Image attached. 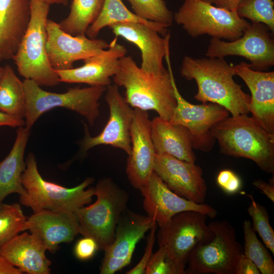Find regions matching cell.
<instances>
[{
	"instance_id": "cell-35",
	"label": "cell",
	"mask_w": 274,
	"mask_h": 274,
	"mask_svg": "<svg viewBox=\"0 0 274 274\" xmlns=\"http://www.w3.org/2000/svg\"><path fill=\"white\" fill-rule=\"evenodd\" d=\"M145 274H185V266L175 261L162 246L152 254L147 265Z\"/></svg>"
},
{
	"instance_id": "cell-23",
	"label": "cell",
	"mask_w": 274,
	"mask_h": 274,
	"mask_svg": "<svg viewBox=\"0 0 274 274\" xmlns=\"http://www.w3.org/2000/svg\"><path fill=\"white\" fill-rule=\"evenodd\" d=\"M44 245L27 232L18 234L0 247V254L23 273L49 274L51 261Z\"/></svg>"
},
{
	"instance_id": "cell-18",
	"label": "cell",
	"mask_w": 274,
	"mask_h": 274,
	"mask_svg": "<svg viewBox=\"0 0 274 274\" xmlns=\"http://www.w3.org/2000/svg\"><path fill=\"white\" fill-rule=\"evenodd\" d=\"M130 128L131 153L126 173L131 185L140 190L153 173L155 152L151 138V122L146 111L134 108Z\"/></svg>"
},
{
	"instance_id": "cell-13",
	"label": "cell",
	"mask_w": 274,
	"mask_h": 274,
	"mask_svg": "<svg viewBox=\"0 0 274 274\" xmlns=\"http://www.w3.org/2000/svg\"><path fill=\"white\" fill-rule=\"evenodd\" d=\"M116 84L107 86L105 99L110 109L108 121L102 131L91 136L86 124L85 136L81 142V149L86 152L99 145H109L122 150L128 155L131 153L130 128L133 121L134 109L120 93Z\"/></svg>"
},
{
	"instance_id": "cell-1",
	"label": "cell",
	"mask_w": 274,
	"mask_h": 274,
	"mask_svg": "<svg viewBox=\"0 0 274 274\" xmlns=\"http://www.w3.org/2000/svg\"><path fill=\"white\" fill-rule=\"evenodd\" d=\"M233 66L224 58H195L185 56L182 60L180 74L187 80L195 81L197 92L195 99L202 103L221 105L232 116L235 117L250 113L251 98L234 81Z\"/></svg>"
},
{
	"instance_id": "cell-2",
	"label": "cell",
	"mask_w": 274,
	"mask_h": 274,
	"mask_svg": "<svg viewBox=\"0 0 274 274\" xmlns=\"http://www.w3.org/2000/svg\"><path fill=\"white\" fill-rule=\"evenodd\" d=\"M164 58L168 69L153 74L142 71L131 56L125 55L119 59L113 78L116 85L125 88L124 98L132 108L154 110L159 117L169 121L177 105L169 49Z\"/></svg>"
},
{
	"instance_id": "cell-39",
	"label": "cell",
	"mask_w": 274,
	"mask_h": 274,
	"mask_svg": "<svg viewBox=\"0 0 274 274\" xmlns=\"http://www.w3.org/2000/svg\"><path fill=\"white\" fill-rule=\"evenodd\" d=\"M234 274H260L255 263L243 254L236 265Z\"/></svg>"
},
{
	"instance_id": "cell-24",
	"label": "cell",
	"mask_w": 274,
	"mask_h": 274,
	"mask_svg": "<svg viewBox=\"0 0 274 274\" xmlns=\"http://www.w3.org/2000/svg\"><path fill=\"white\" fill-rule=\"evenodd\" d=\"M30 16V0H0V62L12 59Z\"/></svg>"
},
{
	"instance_id": "cell-7",
	"label": "cell",
	"mask_w": 274,
	"mask_h": 274,
	"mask_svg": "<svg viewBox=\"0 0 274 274\" xmlns=\"http://www.w3.org/2000/svg\"><path fill=\"white\" fill-rule=\"evenodd\" d=\"M26 101L25 127L28 130L44 113L57 107L64 108L84 117L93 126L99 116V100L105 86L71 88L62 93L46 91L35 82L23 81Z\"/></svg>"
},
{
	"instance_id": "cell-34",
	"label": "cell",
	"mask_w": 274,
	"mask_h": 274,
	"mask_svg": "<svg viewBox=\"0 0 274 274\" xmlns=\"http://www.w3.org/2000/svg\"><path fill=\"white\" fill-rule=\"evenodd\" d=\"M247 196L251 203L247 210L251 218L252 226L262 239L264 245L274 255V230L269 223V218L266 208L257 202L252 194Z\"/></svg>"
},
{
	"instance_id": "cell-14",
	"label": "cell",
	"mask_w": 274,
	"mask_h": 274,
	"mask_svg": "<svg viewBox=\"0 0 274 274\" xmlns=\"http://www.w3.org/2000/svg\"><path fill=\"white\" fill-rule=\"evenodd\" d=\"M140 191L147 216L160 228L167 225L176 214L185 211L200 212L212 218L217 214V210L208 204L196 203L176 194L154 172Z\"/></svg>"
},
{
	"instance_id": "cell-37",
	"label": "cell",
	"mask_w": 274,
	"mask_h": 274,
	"mask_svg": "<svg viewBox=\"0 0 274 274\" xmlns=\"http://www.w3.org/2000/svg\"><path fill=\"white\" fill-rule=\"evenodd\" d=\"M157 226L156 223L150 229V233L147 238L146 246L142 258L134 267L126 272V274L145 273L147 265L153 254L152 250L155 241V233Z\"/></svg>"
},
{
	"instance_id": "cell-46",
	"label": "cell",
	"mask_w": 274,
	"mask_h": 274,
	"mask_svg": "<svg viewBox=\"0 0 274 274\" xmlns=\"http://www.w3.org/2000/svg\"><path fill=\"white\" fill-rule=\"evenodd\" d=\"M200 1H201L204 2H206L208 3H210L212 4H214V0H200Z\"/></svg>"
},
{
	"instance_id": "cell-20",
	"label": "cell",
	"mask_w": 274,
	"mask_h": 274,
	"mask_svg": "<svg viewBox=\"0 0 274 274\" xmlns=\"http://www.w3.org/2000/svg\"><path fill=\"white\" fill-rule=\"evenodd\" d=\"M127 52L125 47L118 44L116 38L107 50L83 60V65L55 71L60 82L107 87L111 83V78L117 71L119 59L126 55Z\"/></svg>"
},
{
	"instance_id": "cell-6",
	"label": "cell",
	"mask_w": 274,
	"mask_h": 274,
	"mask_svg": "<svg viewBox=\"0 0 274 274\" xmlns=\"http://www.w3.org/2000/svg\"><path fill=\"white\" fill-rule=\"evenodd\" d=\"M97 199L79 209L75 214L80 234L93 238L105 251L112 243L121 215L126 209L128 194L110 178L100 179L95 187Z\"/></svg>"
},
{
	"instance_id": "cell-10",
	"label": "cell",
	"mask_w": 274,
	"mask_h": 274,
	"mask_svg": "<svg viewBox=\"0 0 274 274\" xmlns=\"http://www.w3.org/2000/svg\"><path fill=\"white\" fill-rule=\"evenodd\" d=\"M208 57L242 56L254 70L263 71L274 64L273 33L264 24L254 22L239 38L226 41L212 38L206 52Z\"/></svg>"
},
{
	"instance_id": "cell-36",
	"label": "cell",
	"mask_w": 274,
	"mask_h": 274,
	"mask_svg": "<svg viewBox=\"0 0 274 274\" xmlns=\"http://www.w3.org/2000/svg\"><path fill=\"white\" fill-rule=\"evenodd\" d=\"M216 181L218 185L228 194L236 193L242 187L241 178L234 172L228 169L221 170L217 175Z\"/></svg>"
},
{
	"instance_id": "cell-17",
	"label": "cell",
	"mask_w": 274,
	"mask_h": 274,
	"mask_svg": "<svg viewBox=\"0 0 274 274\" xmlns=\"http://www.w3.org/2000/svg\"><path fill=\"white\" fill-rule=\"evenodd\" d=\"M154 172L176 194L196 203L204 202L207 186L201 168L172 155L155 154Z\"/></svg>"
},
{
	"instance_id": "cell-5",
	"label": "cell",
	"mask_w": 274,
	"mask_h": 274,
	"mask_svg": "<svg viewBox=\"0 0 274 274\" xmlns=\"http://www.w3.org/2000/svg\"><path fill=\"white\" fill-rule=\"evenodd\" d=\"M30 16L27 29L13 56L19 74L39 86H54L60 82L46 52V22L50 5L30 0Z\"/></svg>"
},
{
	"instance_id": "cell-38",
	"label": "cell",
	"mask_w": 274,
	"mask_h": 274,
	"mask_svg": "<svg viewBox=\"0 0 274 274\" xmlns=\"http://www.w3.org/2000/svg\"><path fill=\"white\" fill-rule=\"evenodd\" d=\"M99 248L96 241L89 236H84L77 242L74 247V254L80 260L91 259Z\"/></svg>"
},
{
	"instance_id": "cell-15",
	"label": "cell",
	"mask_w": 274,
	"mask_h": 274,
	"mask_svg": "<svg viewBox=\"0 0 274 274\" xmlns=\"http://www.w3.org/2000/svg\"><path fill=\"white\" fill-rule=\"evenodd\" d=\"M156 222L126 209L121 215L111 245L105 250L100 268L101 274H114L130 264L138 242Z\"/></svg>"
},
{
	"instance_id": "cell-21",
	"label": "cell",
	"mask_w": 274,
	"mask_h": 274,
	"mask_svg": "<svg viewBox=\"0 0 274 274\" xmlns=\"http://www.w3.org/2000/svg\"><path fill=\"white\" fill-rule=\"evenodd\" d=\"M251 93L249 112L266 131L274 134V72L253 70L249 63L242 61L233 66Z\"/></svg>"
},
{
	"instance_id": "cell-29",
	"label": "cell",
	"mask_w": 274,
	"mask_h": 274,
	"mask_svg": "<svg viewBox=\"0 0 274 274\" xmlns=\"http://www.w3.org/2000/svg\"><path fill=\"white\" fill-rule=\"evenodd\" d=\"M0 83V111L23 119L26 114V101L23 82L9 65L5 66Z\"/></svg>"
},
{
	"instance_id": "cell-9",
	"label": "cell",
	"mask_w": 274,
	"mask_h": 274,
	"mask_svg": "<svg viewBox=\"0 0 274 274\" xmlns=\"http://www.w3.org/2000/svg\"><path fill=\"white\" fill-rule=\"evenodd\" d=\"M208 225L215 236L210 242L199 244L192 250L186 273L234 274L243 254L234 227L227 220L213 221Z\"/></svg>"
},
{
	"instance_id": "cell-3",
	"label": "cell",
	"mask_w": 274,
	"mask_h": 274,
	"mask_svg": "<svg viewBox=\"0 0 274 274\" xmlns=\"http://www.w3.org/2000/svg\"><path fill=\"white\" fill-rule=\"evenodd\" d=\"M211 131L223 154L254 161L263 171L274 174V134L264 129L252 116L227 117Z\"/></svg>"
},
{
	"instance_id": "cell-40",
	"label": "cell",
	"mask_w": 274,
	"mask_h": 274,
	"mask_svg": "<svg viewBox=\"0 0 274 274\" xmlns=\"http://www.w3.org/2000/svg\"><path fill=\"white\" fill-rule=\"evenodd\" d=\"M253 185L260 190L272 202H274V181L273 177L269 182L260 179L255 180Z\"/></svg>"
},
{
	"instance_id": "cell-41",
	"label": "cell",
	"mask_w": 274,
	"mask_h": 274,
	"mask_svg": "<svg viewBox=\"0 0 274 274\" xmlns=\"http://www.w3.org/2000/svg\"><path fill=\"white\" fill-rule=\"evenodd\" d=\"M7 126L11 127H19L25 126V121L0 111V127Z\"/></svg>"
},
{
	"instance_id": "cell-19",
	"label": "cell",
	"mask_w": 274,
	"mask_h": 274,
	"mask_svg": "<svg viewBox=\"0 0 274 274\" xmlns=\"http://www.w3.org/2000/svg\"><path fill=\"white\" fill-rule=\"evenodd\" d=\"M112 32L135 45L141 53L140 68L147 73L157 74L166 70L163 60L169 49V32L163 38L153 28L139 22H123L109 26Z\"/></svg>"
},
{
	"instance_id": "cell-44",
	"label": "cell",
	"mask_w": 274,
	"mask_h": 274,
	"mask_svg": "<svg viewBox=\"0 0 274 274\" xmlns=\"http://www.w3.org/2000/svg\"><path fill=\"white\" fill-rule=\"evenodd\" d=\"M45 2L49 5L51 4H60L64 6H66L68 4V0H38Z\"/></svg>"
},
{
	"instance_id": "cell-27",
	"label": "cell",
	"mask_w": 274,
	"mask_h": 274,
	"mask_svg": "<svg viewBox=\"0 0 274 274\" xmlns=\"http://www.w3.org/2000/svg\"><path fill=\"white\" fill-rule=\"evenodd\" d=\"M139 22L147 24L164 37L168 33L166 26L143 19L128 10L122 0H104L101 11L95 21L88 27L86 35L95 39L103 28L123 22Z\"/></svg>"
},
{
	"instance_id": "cell-12",
	"label": "cell",
	"mask_w": 274,
	"mask_h": 274,
	"mask_svg": "<svg viewBox=\"0 0 274 274\" xmlns=\"http://www.w3.org/2000/svg\"><path fill=\"white\" fill-rule=\"evenodd\" d=\"M173 85L177 100L169 122L186 128L191 135L193 149L203 152L210 151L215 139L211 129L216 123L227 117L229 112L223 106L209 102L194 105L188 102L180 94L174 75Z\"/></svg>"
},
{
	"instance_id": "cell-4",
	"label": "cell",
	"mask_w": 274,
	"mask_h": 274,
	"mask_svg": "<svg viewBox=\"0 0 274 274\" xmlns=\"http://www.w3.org/2000/svg\"><path fill=\"white\" fill-rule=\"evenodd\" d=\"M21 177L26 193L20 196V202L30 208L33 213L43 210L74 213L90 203L95 194V188H87L93 183L87 178L79 185L66 188L45 180L40 175L34 154L29 153Z\"/></svg>"
},
{
	"instance_id": "cell-31",
	"label": "cell",
	"mask_w": 274,
	"mask_h": 274,
	"mask_svg": "<svg viewBox=\"0 0 274 274\" xmlns=\"http://www.w3.org/2000/svg\"><path fill=\"white\" fill-rule=\"evenodd\" d=\"M26 220L19 203H0V247L26 230Z\"/></svg>"
},
{
	"instance_id": "cell-8",
	"label": "cell",
	"mask_w": 274,
	"mask_h": 274,
	"mask_svg": "<svg viewBox=\"0 0 274 274\" xmlns=\"http://www.w3.org/2000/svg\"><path fill=\"white\" fill-rule=\"evenodd\" d=\"M173 18L192 38L207 35L229 41L239 38L251 25L236 11L200 0H185Z\"/></svg>"
},
{
	"instance_id": "cell-43",
	"label": "cell",
	"mask_w": 274,
	"mask_h": 274,
	"mask_svg": "<svg viewBox=\"0 0 274 274\" xmlns=\"http://www.w3.org/2000/svg\"><path fill=\"white\" fill-rule=\"evenodd\" d=\"M241 0H214L216 6L231 11H236L237 6Z\"/></svg>"
},
{
	"instance_id": "cell-30",
	"label": "cell",
	"mask_w": 274,
	"mask_h": 274,
	"mask_svg": "<svg viewBox=\"0 0 274 274\" xmlns=\"http://www.w3.org/2000/svg\"><path fill=\"white\" fill-rule=\"evenodd\" d=\"M243 254L257 266L261 274H273L274 262L268 249L258 238L249 220L243 224Z\"/></svg>"
},
{
	"instance_id": "cell-26",
	"label": "cell",
	"mask_w": 274,
	"mask_h": 274,
	"mask_svg": "<svg viewBox=\"0 0 274 274\" xmlns=\"http://www.w3.org/2000/svg\"><path fill=\"white\" fill-rule=\"evenodd\" d=\"M29 135L30 130L25 126L18 127L11 150L0 162V203L11 194L22 196L26 193L21 177L26 167L24 157Z\"/></svg>"
},
{
	"instance_id": "cell-28",
	"label": "cell",
	"mask_w": 274,
	"mask_h": 274,
	"mask_svg": "<svg viewBox=\"0 0 274 274\" xmlns=\"http://www.w3.org/2000/svg\"><path fill=\"white\" fill-rule=\"evenodd\" d=\"M104 0H73L68 16L58 23L72 36L85 35L99 16Z\"/></svg>"
},
{
	"instance_id": "cell-42",
	"label": "cell",
	"mask_w": 274,
	"mask_h": 274,
	"mask_svg": "<svg viewBox=\"0 0 274 274\" xmlns=\"http://www.w3.org/2000/svg\"><path fill=\"white\" fill-rule=\"evenodd\" d=\"M18 268L11 264L0 254V274H22Z\"/></svg>"
},
{
	"instance_id": "cell-16",
	"label": "cell",
	"mask_w": 274,
	"mask_h": 274,
	"mask_svg": "<svg viewBox=\"0 0 274 274\" xmlns=\"http://www.w3.org/2000/svg\"><path fill=\"white\" fill-rule=\"evenodd\" d=\"M46 28L47 54L55 71L72 68L75 61L97 55L109 46L102 39H90L86 35H69L61 29L58 23L50 19H48Z\"/></svg>"
},
{
	"instance_id": "cell-25",
	"label": "cell",
	"mask_w": 274,
	"mask_h": 274,
	"mask_svg": "<svg viewBox=\"0 0 274 274\" xmlns=\"http://www.w3.org/2000/svg\"><path fill=\"white\" fill-rule=\"evenodd\" d=\"M151 131L156 154H166L182 161L195 162L191 135L186 128L158 116L151 121Z\"/></svg>"
},
{
	"instance_id": "cell-22",
	"label": "cell",
	"mask_w": 274,
	"mask_h": 274,
	"mask_svg": "<svg viewBox=\"0 0 274 274\" xmlns=\"http://www.w3.org/2000/svg\"><path fill=\"white\" fill-rule=\"evenodd\" d=\"M25 229L51 253H55L60 244L70 243L80 234L75 213L48 210L34 213L27 218Z\"/></svg>"
},
{
	"instance_id": "cell-32",
	"label": "cell",
	"mask_w": 274,
	"mask_h": 274,
	"mask_svg": "<svg viewBox=\"0 0 274 274\" xmlns=\"http://www.w3.org/2000/svg\"><path fill=\"white\" fill-rule=\"evenodd\" d=\"M236 12L244 19L265 25L273 33L274 3L272 0H241Z\"/></svg>"
},
{
	"instance_id": "cell-11",
	"label": "cell",
	"mask_w": 274,
	"mask_h": 274,
	"mask_svg": "<svg viewBox=\"0 0 274 274\" xmlns=\"http://www.w3.org/2000/svg\"><path fill=\"white\" fill-rule=\"evenodd\" d=\"M207 216L188 211L175 215L169 224L160 228L157 234L159 246L163 247L177 263L186 265L194 248L210 242L215 234L206 222Z\"/></svg>"
},
{
	"instance_id": "cell-33",
	"label": "cell",
	"mask_w": 274,
	"mask_h": 274,
	"mask_svg": "<svg viewBox=\"0 0 274 274\" xmlns=\"http://www.w3.org/2000/svg\"><path fill=\"white\" fill-rule=\"evenodd\" d=\"M126 1L130 3L134 13L138 17L167 27L172 25L173 14L164 0Z\"/></svg>"
},
{
	"instance_id": "cell-45",
	"label": "cell",
	"mask_w": 274,
	"mask_h": 274,
	"mask_svg": "<svg viewBox=\"0 0 274 274\" xmlns=\"http://www.w3.org/2000/svg\"><path fill=\"white\" fill-rule=\"evenodd\" d=\"M4 73H5V67L0 66V83L3 78Z\"/></svg>"
}]
</instances>
